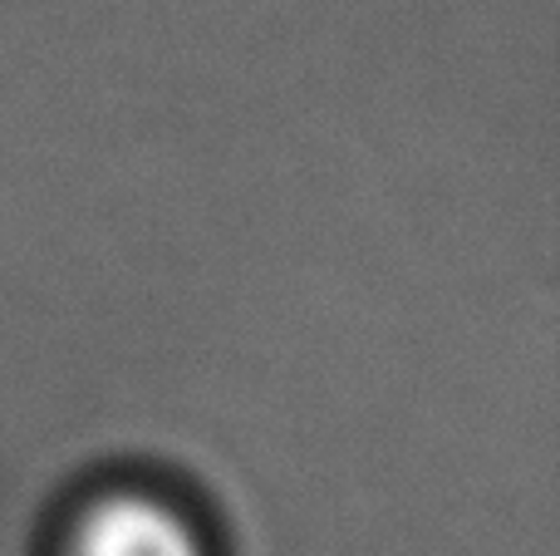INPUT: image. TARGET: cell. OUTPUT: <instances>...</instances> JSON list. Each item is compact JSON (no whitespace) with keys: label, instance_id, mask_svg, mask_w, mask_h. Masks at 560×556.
Masks as SVG:
<instances>
[{"label":"cell","instance_id":"1","mask_svg":"<svg viewBox=\"0 0 560 556\" xmlns=\"http://www.w3.org/2000/svg\"><path fill=\"white\" fill-rule=\"evenodd\" d=\"M65 556H207L197 528L153 493H108L79 512Z\"/></svg>","mask_w":560,"mask_h":556}]
</instances>
